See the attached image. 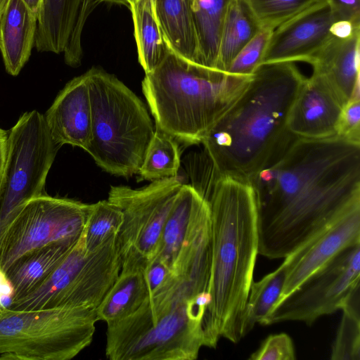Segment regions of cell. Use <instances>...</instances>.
<instances>
[{
  "label": "cell",
  "mask_w": 360,
  "mask_h": 360,
  "mask_svg": "<svg viewBox=\"0 0 360 360\" xmlns=\"http://www.w3.org/2000/svg\"><path fill=\"white\" fill-rule=\"evenodd\" d=\"M1 309L0 308V311H1Z\"/></svg>",
  "instance_id": "cell-43"
},
{
  "label": "cell",
  "mask_w": 360,
  "mask_h": 360,
  "mask_svg": "<svg viewBox=\"0 0 360 360\" xmlns=\"http://www.w3.org/2000/svg\"><path fill=\"white\" fill-rule=\"evenodd\" d=\"M360 32L346 37L334 36L313 57L309 64L331 85L345 104L360 100Z\"/></svg>",
  "instance_id": "cell-19"
},
{
  "label": "cell",
  "mask_w": 360,
  "mask_h": 360,
  "mask_svg": "<svg viewBox=\"0 0 360 360\" xmlns=\"http://www.w3.org/2000/svg\"><path fill=\"white\" fill-rule=\"evenodd\" d=\"M273 30L260 28L233 59L226 72L251 76L260 65Z\"/></svg>",
  "instance_id": "cell-32"
},
{
  "label": "cell",
  "mask_w": 360,
  "mask_h": 360,
  "mask_svg": "<svg viewBox=\"0 0 360 360\" xmlns=\"http://www.w3.org/2000/svg\"><path fill=\"white\" fill-rule=\"evenodd\" d=\"M181 164L179 141L155 125L143 162L139 171V181H155L177 176Z\"/></svg>",
  "instance_id": "cell-28"
},
{
  "label": "cell",
  "mask_w": 360,
  "mask_h": 360,
  "mask_svg": "<svg viewBox=\"0 0 360 360\" xmlns=\"http://www.w3.org/2000/svg\"><path fill=\"white\" fill-rule=\"evenodd\" d=\"M45 122L53 141L85 151L91 138V112L86 72L66 84L46 112Z\"/></svg>",
  "instance_id": "cell-17"
},
{
  "label": "cell",
  "mask_w": 360,
  "mask_h": 360,
  "mask_svg": "<svg viewBox=\"0 0 360 360\" xmlns=\"http://www.w3.org/2000/svg\"><path fill=\"white\" fill-rule=\"evenodd\" d=\"M153 259L162 263L173 275L190 278L210 267V208L191 185L183 184Z\"/></svg>",
  "instance_id": "cell-13"
},
{
  "label": "cell",
  "mask_w": 360,
  "mask_h": 360,
  "mask_svg": "<svg viewBox=\"0 0 360 360\" xmlns=\"http://www.w3.org/2000/svg\"><path fill=\"white\" fill-rule=\"evenodd\" d=\"M250 183L258 254L285 258L360 207V143L338 136L296 138Z\"/></svg>",
  "instance_id": "cell-1"
},
{
  "label": "cell",
  "mask_w": 360,
  "mask_h": 360,
  "mask_svg": "<svg viewBox=\"0 0 360 360\" xmlns=\"http://www.w3.org/2000/svg\"><path fill=\"white\" fill-rule=\"evenodd\" d=\"M336 136L360 143V100H349L340 115Z\"/></svg>",
  "instance_id": "cell-34"
},
{
  "label": "cell",
  "mask_w": 360,
  "mask_h": 360,
  "mask_svg": "<svg viewBox=\"0 0 360 360\" xmlns=\"http://www.w3.org/2000/svg\"><path fill=\"white\" fill-rule=\"evenodd\" d=\"M338 20H360V0H323Z\"/></svg>",
  "instance_id": "cell-36"
},
{
  "label": "cell",
  "mask_w": 360,
  "mask_h": 360,
  "mask_svg": "<svg viewBox=\"0 0 360 360\" xmlns=\"http://www.w3.org/2000/svg\"><path fill=\"white\" fill-rule=\"evenodd\" d=\"M144 275L148 292L151 293L162 286L172 274L162 263L153 259L144 270Z\"/></svg>",
  "instance_id": "cell-35"
},
{
  "label": "cell",
  "mask_w": 360,
  "mask_h": 360,
  "mask_svg": "<svg viewBox=\"0 0 360 360\" xmlns=\"http://www.w3.org/2000/svg\"><path fill=\"white\" fill-rule=\"evenodd\" d=\"M306 77L295 63L264 64L201 143L216 172L251 182L276 162L297 138L288 127Z\"/></svg>",
  "instance_id": "cell-2"
},
{
  "label": "cell",
  "mask_w": 360,
  "mask_h": 360,
  "mask_svg": "<svg viewBox=\"0 0 360 360\" xmlns=\"http://www.w3.org/2000/svg\"><path fill=\"white\" fill-rule=\"evenodd\" d=\"M4 295L14 296V288L6 271L0 267V297Z\"/></svg>",
  "instance_id": "cell-38"
},
{
  "label": "cell",
  "mask_w": 360,
  "mask_h": 360,
  "mask_svg": "<svg viewBox=\"0 0 360 360\" xmlns=\"http://www.w3.org/2000/svg\"><path fill=\"white\" fill-rule=\"evenodd\" d=\"M250 360H295V351L291 338L286 333L268 336L249 357Z\"/></svg>",
  "instance_id": "cell-33"
},
{
  "label": "cell",
  "mask_w": 360,
  "mask_h": 360,
  "mask_svg": "<svg viewBox=\"0 0 360 360\" xmlns=\"http://www.w3.org/2000/svg\"><path fill=\"white\" fill-rule=\"evenodd\" d=\"M336 20L329 6L322 1L280 25L271 35L260 65L285 62L309 64L331 37V27Z\"/></svg>",
  "instance_id": "cell-14"
},
{
  "label": "cell",
  "mask_w": 360,
  "mask_h": 360,
  "mask_svg": "<svg viewBox=\"0 0 360 360\" xmlns=\"http://www.w3.org/2000/svg\"><path fill=\"white\" fill-rule=\"evenodd\" d=\"M260 28L276 27L323 0H245Z\"/></svg>",
  "instance_id": "cell-31"
},
{
  "label": "cell",
  "mask_w": 360,
  "mask_h": 360,
  "mask_svg": "<svg viewBox=\"0 0 360 360\" xmlns=\"http://www.w3.org/2000/svg\"><path fill=\"white\" fill-rule=\"evenodd\" d=\"M116 238L87 251L81 234L75 245L51 274L34 290L14 300L8 309H96L121 271Z\"/></svg>",
  "instance_id": "cell-8"
},
{
  "label": "cell",
  "mask_w": 360,
  "mask_h": 360,
  "mask_svg": "<svg viewBox=\"0 0 360 360\" xmlns=\"http://www.w3.org/2000/svg\"><path fill=\"white\" fill-rule=\"evenodd\" d=\"M252 76L232 75L186 60L171 50L142 91L156 126L186 145L201 143L247 89Z\"/></svg>",
  "instance_id": "cell-5"
},
{
  "label": "cell",
  "mask_w": 360,
  "mask_h": 360,
  "mask_svg": "<svg viewBox=\"0 0 360 360\" xmlns=\"http://www.w3.org/2000/svg\"><path fill=\"white\" fill-rule=\"evenodd\" d=\"M126 1H127V4H128V7H129V4H130L131 3H132V2H134V1H136V0H126Z\"/></svg>",
  "instance_id": "cell-42"
},
{
  "label": "cell",
  "mask_w": 360,
  "mask_h": 360,
  "mask_svg": "<svg viewBox=\"0 0 360 360\" xmlns=\"http://www.w3.org/2000/svg\"><path fill=\"white\" fill-rule=\"evenodd\" d=\"M283 263L261 280L251 284L241 323L243 338L256 323L262 325L280 298L290 269L295 265L292 255L284 258Z\"/></svg>",
  "instance_id": "cell-26"
},
{
  "label": "cell",
  "mask_w": 360,
  "mask_h": 360,
  "mask_svg": "<svg viewBox=\"0 0 360 360\" xmlns=\"http://www.w3.org/2000/svg\"><path fill=\"white\" fill-rule=\"evenodd\" d=\"M359 243L360 207L343 216L309 243L305 253L289 271L278 302L340 252Z\"/></svg>",
  "instance_id": "cell-18"
},
{
  "label": "cell",
  "mask_w": 360,
  "mask_h": 360,
  "mask_svg": "<svg viewBox=\"0 0 360 360\" xmlns=\"http://www.w3.org/2000/svg\"><path fill=\"white\" fill-rule=\"evenodd\" d=\"M78 240L40 247L15 261L6 272L14 288L13 301L37 288L65 259Z\"/></svg>",
  "instance_id": "cell-22"
},
{
  "label": "cell",
  "mask_w": 360,
  "mask_h": 360,
  "mask_svg": "<svg viewBox=\"0 0 360 360\" xmlns=\"http://www.w3.org/2000/svg\"><path fill=\"white\" fill-rule=\"evenodd\" d=\"M359 279L360 243L340 252L278 302L262 325L301 321L310 326L341 309L360 288Z\"/></svg>",
  "instance_id": "cell-12"
},
{
  "label": "cell",
  "mask_w": 360,
  "mask_h": 360,
  "mask_svg": "<svg viewBox=\"0 0 360 360\" xmlns=\"http://www.w3.org/2000/svg\"><path fill=\"white\" fill-rule=\"evenodd\" d=\"M27 7L37 16L43 2V0H22Z\"/></svg>",
  "instance_id": "cell-39"
},
{
  "label": "cell",
  "mask_w": 360,
  "mask_h": 360,
  "mask_svg": "<svg viewBox=\"0 0 360 360\" xmlns=\"http://www.w3.org/2000/svg\"><path fill=\"white\" fill-rule=\"evenodd\" d=\"M131 13L138 60L145 74L154 70L164 60L169 48L154 12L153 0H136Z\"/></svg>",
  "instance_id": "cell-24"
},
{
  "label": "cell",
  "mask_w": 360,
  "mask_h": 360,
  "mask_svg": "<svg viewBox=\"0 0 360 360\" xmlns=\"http://www.w3.org/2000/svg\"><path fill=\"white\" fill-rule=\"evenodd\" d=\"M10 0H0V20L4 15Z\"/></svg>",
  "instance_id": "cell-41"
},
{
  "label": "cell",
  "mask_w": 360,
  "mask_h": 360,
  "mask_svg": "<svg viewBox=\"0 0 360 360\" xmlns=\"http://www.w3.org/2000/svg\"><path fill=\"white\" fill-rule=\"evenodd\" d=\"M59 148L44 116L36 110L23 113L8 131L0 193V239L15 212L45 193L46 177Z\"/></svg>",
  "instance_id": "cell-10"
},
{
  "label": "cell",
  "mask_w": 360,
  "mask_h": 360,
  "mask_svg": "<svg viewBox=\"0 0 360 360\" xmlns=\"http://www.w3.org/2000/svg\"><path fill=\"white\" fill-rule=\"evenodd\" d=\"M345 103L322 76L306 77L292 105L288 127L297 138L321 139L336 136Z\"/></svg>",
  "instance_id": "cell-16"
},
{
  "label": "cell",
  "mask_w": 360,
  "mask_h": 360,
  "mask_svg": "<svg viewBox=\"0 0 360 360\" xmlns=\"http://www.w3.org/2000/svg\"><path fill=\"white\" fill-rule=\"evenodd\" d=\"M210 214L208 347L243 338L241 323L258 255L257 204L249 181L218 175L201 193Z\"/></svg>",
  "instance_id": "cell-3"
},
{
  "label": "cell",
  "mask_w": 360,
  "mask_h": 360,
  "mask_svg": "<svg viewBox=\"0 0 360 360\" xmlns=\"http://www.w3.org/2000/svg\"><path fill=\"white\" fill-rule=\"evenodd\" d=\"M148 294L143 270L121 269L96 309L97 320L108 325L129 316L139 308Z\"/></svg>",
  "instance_id": "cell-23"
},
{
  "label": "cell",
  "mask_w": 360,
  "mask_h": 360,
  "mask_svg": "<svg viewBox=\"0 0 360 360\" xmlns=\"http://www.w3.org/2000/svg\"><path fill=\"white\" fill-rule=\"evenodd\" d=\"M343 304L342 319L331 349L332 360H360V291Z\"/></svg>",
  "instance_id": "cell-30"
},
{
  "label": "cell",
  "mask_w": 360,
  "mask_h": 360,
  "mask_svg": "<svg viewBox=\"0 0 360 360\" xmlns=\"http://www.w3.org/2000/svg\"><path fill=\"white\" fill-rule=\"evenodd\" d=\"M96 0H43L34 46L38 51L63 53L67 65H80L82 34Z\"/></svg>",
  "instance_id": "cell-15"
},
{
  "label": "cell",
  "mask_w": 360,
  "mask_h": 360,
  "mask_svg": "<svg viewBox=\"0 0 360 360\" xmlns=\"http://www.w3.org/2000/svg\"><path fill=\"white\" fill-rule=\"evenodd\" d=\"M153 4L170 50L198 65V44L190 0H153Z\"/></svg>",
  "instance_id": "cell-21"
},
{
  "label": "cell",
  "mask_w": 360,
  "mask_h": 360,
  "mask_svg": "<svg viewBox=\"0 0 360 360\" xmlns=\"http://www.w3.org/2000/svg\"><path fill=\"white\" fill-rule=\"evenodd\" d=\"M259 29L245 1L231 0L223 22L214 70L226 72L233 59Z\"/></svg>",
  "instance_id": "cell-25"
},
{
  "label": "cell",
  "mask_w": 360,
  "mask_h": 360,
  "mask_svg": "<svg viewBox=\"0 0 360 360\" xmlns=\"http://www.w3.org/2000/svg\"><path fill=\"white\" fill-rule=\"evenodd\" d=\"M38 16L22 0H10L0 20V51L8 74L17 76L34 45Z\"/></svg>",
  "instance_id": "cell-20"
},
{
  "label": "cell",
  "mask_w": 360,
  "mask_h": 360,
  "mask_svg": "<svg viewBox=\"0 0 360 360\" xmlns=\"http://www.w3.org/2000/svg\"><path fill=\"white\" fill-rule=\"evenodd\" d=\"M211 297L188 278L172 275L129 316L107 325L110 360H194L206 347Z\"/></svg>",
  "instance_id": "cell-4"
},
{
  "label": "cell",
  "mask_w": 360,
  "mask_h": 360,
  "mask_svg": "<svg viewBox=\"0 0 360 360\" xmlns=\"http://www.w3.org/2000/svg\"><path fill=\"white\" fill-rule=\"evenodd\" d=\"M230 1L190 0L200 65L214 69L223 22Z\"/></svg>",
  "instance_id": "cell-27"
},
{
  "label": "cell",
  "mask_w": 360,
  "mask_h": 360,
  "mask_svg": "<svg viewBox=\"0 0 360 360\" xmlns=\"http://www.w3.org/2000/svg\"><path fill=\"white\" fill-rule=\"evenodd\" d=\"M182 185L175 176L153 181L138 189L111 186L108 200L123 214L116 238L121 269L144 271L153 259Z\"/></svg>",
  "instance_id": "cell-9"
},
{
  "label": "cell",
  "mask_w": 360,
  "mask_h": 360,
  "mask_svg": "<svg viewBox=\"0 0 360 360\" xmlns=\"http://www.w3.org/2000/svg\"><path fill=\"white\" fill-rule=\"evenodd\" d=\"M96 3H102V2H106V3H111V4H116L120 5H124L128 6V4L126 0H96Z\"/></svg>",
  "instance_id": "cell-40"
},
{
  "label": "cell",
  "mask_w": 360,
  "mask_h": 360,
  "mask_svg": "<svg viewBox=\"0 0 360 360\" xmlns=\"http://www.w3.org/2000/svg\"><path fill=\"white\" fill-rule=\"evenodd\" d=\"M122 221V211L108 199L91 204L82 233L85 249L92 251L115 238Z\"/></svg>",
  "instance_id": "cell-29"
},
{
  "label": "cell",
  "mask_w": 360,
  "mask_h": 360,
  "mask_svg": "<svg viewBox=\"0 0 360 360\" xmlns=\"http://www.w3.org/2000/svg\"><path fill=\"white\" fill-rule=\"evenodd\" d=\"M86 72L91 112L87 153L109 174H137L155 131L146 106L115 75L95 67Z\"/></svg>",
  "instance_id": "cell-6"
},
{
  "label": "cell",
  "mask_w": 360,
  "mask_h": 360,
  "mask_svg": "<svg viewBox=\"0 0 360 360\" xmlns=\"http://www.w3.org/2000/svg\"><path fill=\"white\" fill-rule=\"evenodd\" d=\"M96 309L59 307L0 311V359L69 360L93 340Z\"/></svg>",
  "instance_id": "cell-7"
},
{
  "label": "cell",
  "mask_w": 360,
  "mask_h": 360,
  "mask_svg": "<svg viewBox=\"0 0 360 360\" xmlns=\"http://www.w3.org/2000/svg\"><path fill=\"white\" fill-rule=\"evenodd\" d=\"M91 204L46 193L22 204L0 239V267L4 271L40 247L80 237Z\"/></svg>",
  "instance_id": "cell-11"
},
{
  "label": "cell",
  "mask_w": 360,
  "mask_h": 360,
  "mask_svg": "<svg viewBox=\"0 0 360 360\" xmlns=\"http://www.w3.org/2000/svg\"><path fill=\"white\" fill-rule=\"evenodd\" d=\"M8 131L0 128V193L7 156Z\"/></svg>",
  "instance_id": "cell-37"
}]
</instances>
